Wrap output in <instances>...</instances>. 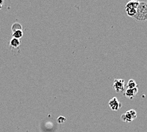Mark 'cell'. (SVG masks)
I'll list each match as a JSON object with an SVG mask.
<instances>
[{"instance_id": "obj_1", "label": "cell", "mask_w": 147, "mask_h": 132, "mask_svg": "<svg viewBox=\"0 0 147 132\" xmlns=\"http://www.w3.org/2000/svg\"><path fill=\"white\" fill-rule=\"evenodd\" d=\"M136 12L134 18L138 21H146L147 19V3L145 1H140L139 5L136 8Z\"/></svg>"}, {"instance_id": "obj_2", "label": "cell", "mask_w": 147, "mask_h": 132, "mask_svg": "<svg viewBox=\"0 0 147 132\" xmlns=\"http://www.w3.org/2000/svg\"><path fill=\"white\" fill-rule=\"evenodd\" d=\"M137 117V112L135 110L131 109L129 111H126V113L121 115V119L124 122L130 123L136 119Z\"/></svg>"}, {"instance_id": "obj_3", "label": "cell", "mask_w": 147, "mask_h": 132, "mask_svg": "<svg viewBox=\"0 0 147 132\" xmlns=\"http://www.w3.org/2000/svg\"><path fill=\"white\" fill-rule=\"evenodd\" d=\"M112 86L117 93L123 92L125 89V81L123 79H115Z\"/></svg>"}, {"instance_id": "obj_4", "label": "cell", "mask_w": 147, "mask_h": 132, "mask_svg": "<svg viewBox=\"0 0 147 132\" xmlns=\"http://www.w3.org/2000/svg\"><path fill=\"white\" fill-rule=\"evenodd\" d=\"M109 106L110 108L112 111H118L122 107V104L119 101L118 99L116 97H113L110 100L109 102Z\"/></svg>"}, {"instance_id": "obj_5", "label": "cell", "mask_w": 147, "mask_h": 132, "mask_svg": "<svg viewBox=\"0 0 147 132\" xmlns=\"http://www.w3.org/2000/svg\"><path fill=\"white\" fill-rule=\"evenodd\" d=\"M138 92V88H134L133 89H127L124 93V95L126 96V97L128 98L129 99H132L135 97V96L137 95Z\"/></svg>"}, {"instance_id": "obj_6", "label": "cell", "mask_w": 147, "mask_h": 132, "mask_svg": "<svg viewBox=\"0 0 147 132\" xmlns=\"http://www.w3.org/2000/svg\"><path fill=\"white\" fill-rule=\"evenodd\" d=\"M140 1H131L127 3L126 5V11L131 9L136 10L138 5H139Z\"/></svg>"}, {"instance_id": "obj_7", "label": "cell", "mask_w": 147, "mask_h": 132, "mask_svg": "<svg viewBox=\"0 0 147 132\" xmlns=\"http://www.w3.org/2000/svg\"><path fill=\"white\" fill-rule=\"evenodd\" d=\"M20 43L21 41L20 40L12 38L10 41V46L13 48H17L19 47Z\"/></svg>"}, {"instance_id": "obj_8", "label": "cell", "mask_w": 147, "mask_h": 132, "mask_svg": "<svg viewBox=\"0 0 147 132\" xmlns=\"http://www.w3.org/2000/svg\"><path fill=\"white\" fill-rule=\"evenodd\" d=\"M12 36L13 38H16V39L20 40L21 38L23 36V31L22 30H17L13 32H12Z\"/></svg>"}, {"instance_id": "obj_9", "label": "cell", "mask_w": 147, "mask_h": 132, "mask_svg": "<svg viewBox=\"0 0 147 132\" xmlns=\"http://www.w3.org/2000/svg\"><path fill=\"white\" fill-rule=\"evenodd\" d=\"M137 83L136 82V81L134 80V79H129V81L127 82V89H133L134 88L137 87Z\"/></svg>"}, {"instance_id": "obj_10", "label": "cell", "mask_w": 147, "mask_h": 132, "mask_svg": "<svg viewBox=\"0 0 147 132\" xmlns=\"http://www.w3.org/2000/svg\"><path fill=\"white\" fill-rule=\"evenodd\" d=\"M11 29H12V32H13L15 31H17V30H22V26L20 23L15 22L12 25V28H11Z\"/></svg>"}, {"instance_id": "obj_11", "label": "cell", "mask_w": 147, "mask_h": 132, "mask_svg": "<svg viewBox=\"0 0 147 132\" xmlns=\"http://www.w3.org/2000/svg\"><path fill=\"white\" fill-rule=\"evenodd\" d=\"M136 10L135 9H131V10H126V13L128 16H134V15L136 14Z\"/></svg>"}, {"instance_id": "obj_12", "label": "cell", "mask_w": 147, "mask_h": 132, "mask_svg": "<svg viewBox=\"0 0 147 132\" xmlns=\"http://www.w3.org/2000/svg\"><path fill=\"white\" fill-rule=\"evenodd\" d=\"M67 119L63 116H59L57 119V122L59 124H63L65 122H66Z\"/></svg>"}, {"instance_id": "obj_13", "label": "cell", "mask_w": 147, "mask_h": 132, "mask_svg": "<svg viewBox=\"0 0 147 132\" xmlns=\"http://www.w3.org/2000/svg\"><path fill=\"white\" fill-rule=\"evenodd\" d=\"M3 3V1H0V9H1V7H2Z\"/></svg>"}]
</instances>
